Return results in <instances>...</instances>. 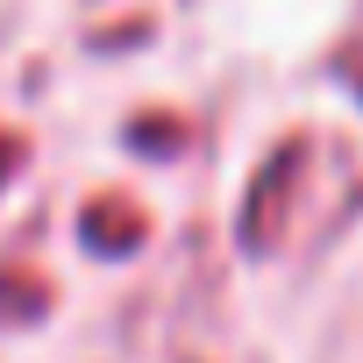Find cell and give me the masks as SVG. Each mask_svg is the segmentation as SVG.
<instances>
[{"label":"cell","mask_w":363,"mask_h":363,"mask_svg":"<svg viewBox=\"0 0 363 363\" xmlns=\"http://www.w3.org/2000/svg\"><path fill=\"white\" fill-rule=\"evenodd\" d=\"M50 299H57V285L43 278V264H36V257H8V264H0V328L50 313Z\"/></svg>","instance_id":"obj_3"},{"label":"cell","mask_w":363,"mask_h":363,"mask_svg":"<svg viewBox=\"0 0 363 363\" xmlns=\"http://www.w3.org/2000/svg\"><path fill=\"white\" fill-rule=\"evenodd\" d=\"M320 157H328V143L285 135V143L257 164L250 193H242V242H250V250H285V242H292V221L313 207Z\"/></svg>","instance_id":"obj_1"},{"label":"cell","mask_w":363,"mask_h":363,"mask_svg":"<svg viewBox=\"0 0 363 363\" xmlns=\"http://www.w3.org/2000/svg\"><path fill=\"white\" fill-rule=\"evenodd\" d=\"M79 235H86V250H100V257H128V250H143L150 214H143L135 200H121V193H100V200L79 214Z\"/></svg>","instance_id":"obj_2"},{"label":"cell","mask_w":363,"mask_h":363,"mask_svg":"<svg viewBox=\"0 0 363 363\" xmlns=\"http://www.w3.org/2000/svg\"><path fill=\"white\" fill-rule=\"evenodd\" d=\"M22 164H29V143H22L15 128H0V186H8V178H15Z\"/></svg>","instance_id":"obj_4"}]
</instances>
